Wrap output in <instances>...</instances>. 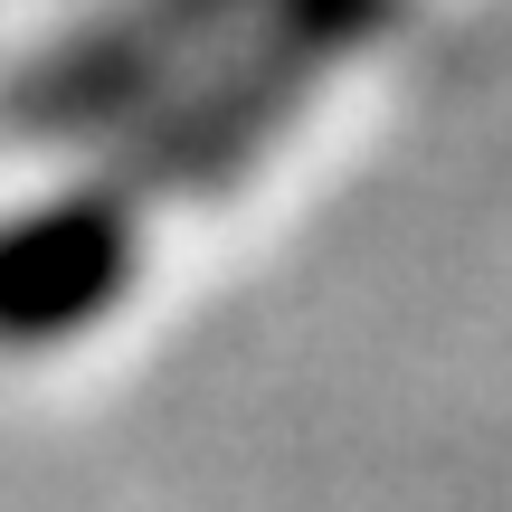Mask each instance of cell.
Here are the masks:
<instances>
[{"mask_svg": "<svg viewBox=\"0 0 512 512\" xmlns=\"http://www.w3.org/2000/svg\"><path fill=\"white\" fill-rule=\"evenodd\" d=\"M143 266V200L114 181H76L0 219V351H57L95 332L133 294Z\"/></svg>", "mask_w": 512, "mask_h": 512, "instance_id": "obj_3", "label": "cell"}, {"mask_svg": "<svg viewBox=\"0 0 512 512\" xmlns=\"http://www.w3.org/2000/svg\"><path fill=\"white\" fill-rule=\"evenodd\" d=\"M256 0H105L48 48L0 76V133L10 143H124L143 114L200 76L247 29Z\"/></svg>", "mask_w": 512, "mask_h": 512, "instance_id": "obj_2", "label": "cell"}, {"mask_svg": "<svg viewBox=\"0 0 512 512\" xmlns=\"http://www.w3.org/2000/svg\"><path fill=\"white\" fill-rule=\"evenodd\" d=\"M389 10L399 0H256L247 29L219 57H200V76L162 114H143L124 143H105L114 152L105 181L124 200H209V190H228L294 124L304 95L389 29Z\"/></svg>", "mask_w": 512, "mask_h": 512, "instance_id": "obj_1", "label": "cell"}]
</instances>
